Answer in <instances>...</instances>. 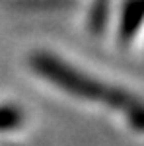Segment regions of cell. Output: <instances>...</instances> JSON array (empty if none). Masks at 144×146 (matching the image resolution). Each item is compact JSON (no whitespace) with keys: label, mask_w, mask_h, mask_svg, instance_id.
<instances>
[{"label":"cell","mask_w":144,"mask_h":146,"mask_svg":"<svg viewBox=\"0 0 144 146\" xmlns=\"http://www.w3.org/2000/svg\"><path fill=\"white\" fill-rule=\"evenodd\" d=\"M29 68L37 74L45 84L56 88L58 94L70 98L72 101L82 103H103L109 109H119L125 113L129 121H133L134 127L140 129V123L131 119V113H140L138 100L131 101V96L115 90L113 86L101 82L100 78H94L88 70L78 68L70 60H64L60 55L51 51H33L29 55Z\"/></svg>","instance_id":"obj_1"}]
</instances>
